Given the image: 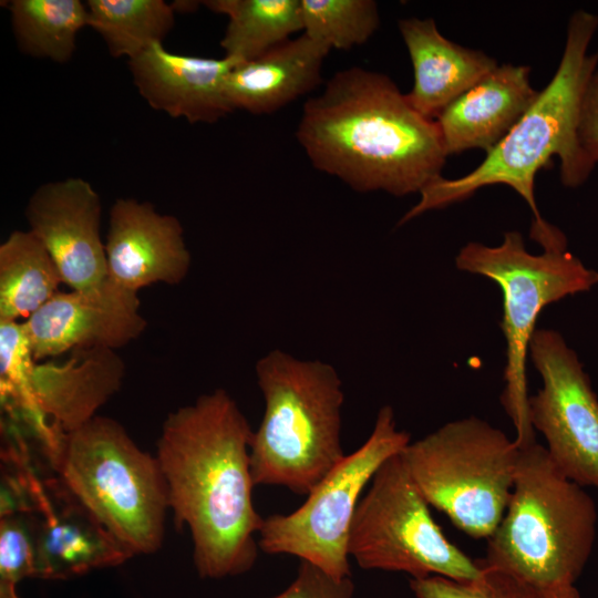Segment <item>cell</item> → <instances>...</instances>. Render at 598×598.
<instances>
[{
	"label": "cell",
	"instance_id": "ac0fdd59",
	"mask_svg": "<svg viewBox=\"0 0 598 598\" xmlns=\"http://www.w3.org/2000/svg\"><path fill=\"white\" fill-rule=\"evenodd\" d=\"M528 65L502 64L470 87L434 120L446 152L488 153L537 99Z\"/></svg>",
	"mask_w": 598,
	"mask_h": 598
},
{
	"label": "cell",
	"instance_id": "83f0119b",
	"mask_svg": "<svg viewBox=\"0 0 598 598\" xmlns=\"http://www.w3.org/2000/svg\"><path fill=\"white\" fill-rule=\"evenodd\" d=\"M354 590L351 577L337 578L309 561L300 560L295 579L271 598H353Z\"/></svg>",
	"mask_w": 598,
	"mask_h": 598
},
{
	"label": "cell",
	"instance_id": "d4e9b609",
	"mask_svg": "<svg viewBox=\"0 0 598 598\" xmlns=\"http://www.w3.org/2000/svg\"><path fill=\"white\" fill-rule=\"evenodd\" d=\"M477 564L481 574L474 579L411 578L410 588L416 598H581L575 585L543 586L507 570Z\"/></svg>",
	"mask_w": 598,
	"mask_h": 598
},
{
	"label": "cell",
	"instance_id": "8992f818",
	"mask_svg": "<svg viewBox=\"0 0 598 598\" xmlns=\"http://www.w3.org/2000/svg\"><path fill=\"white\" fill-rule=\"evenodd\" d=\"M51 465L131 557L161 548L167 484L156 456L142 451L118 422L95 415L65 434Z\"/></svg>",
	"mask_w": 598,
	"mask_h": 598
},
{
	"label": "cell",
	"instance_id": "4316f807",
	"mask_svg": "<svg viewBox=\"0 0 598 598\" xmlns=\"http://www.w3.org/2000/svg\"><path fill=\"white\" fill-rule=\"evenodd\" d=\"M30 512H1L0 598H20L17 585L35 576V542Z\"/></svg>",
	"mask_w": 598,
	"mask_h": 598
},
{
	"label": "cell",
	"instance_id": "9c48e42d",
	"mask_svg": "<svg viewBox=\"0 0 598 598\" xmlns=\"http://www.w3.org/2000/svg\"><path fill=\"white\" fill-rule=\"evenodd\" d=\"M401 453L374 474L355 509L349 556L367 570L405 573L413 579L442 576L457 581L481 574L435 523Z\"/></svg>",
	"mask_w": 598,
	"mask_h": 598
},
{
	"label": "cell",
	"instance_id": "7c38bea8",
	"mask_svg": "<svg viewBox=\"0 0 598 598\" xmlns=\"http://www.w3.org/2000/svg\"><path fill=\"white\" fill-rule=\"evenodd\" d=\"M140 306L137 292L109 278L93 289L61 290L22 321L33 359L39 362L78 349L122 348L147 327Z\"/></svg>",
	"mask_w": 598,
	"mask_h": 598
},
{
	"label": "cell",
	"instance_id": "6da1fadb",
	"mask_svg": "<svg viewBox=\"0 0 598 598\" xmlns=\"http://www.w3.org/2000/svg\"><path fill=\"white\" fill-rule=\"evenodd\" d=\"M254 431L223 389L168 414L156 458L178 529L188 527L202 578L249 571L258 556L262 519L252 502Z\"/></svg>",
	"mask_w": 598,
	"mask_h": 598
},
{
	"label": "cell",
	"instance_id": "d6986e66",
	"mask_svg": "<svg viewBox=\"0 0 598 598\" xmlns=\"http://www.w3.org/2000/svg\"><path fill=\"white\" fill-rule=\"evenodd\" d=\"M399 30L413 69V85L406 97L426 118L435 120L498 65L483 51L446 39L433 19H403Z\"/></svg>",
	"mask_w": 598,
	"mask_h": 598
},
{
	"label": "cell",
	"instance_id": "277c9868",
	"mask_svg": "<svg viewBox=\"0 0 598 598\" xmlns=\"http://www.w3.org/2000/svg\"><path fill=\"white\" fill-rule=\"evenodd\" d=\"M265 413L250 442L255 485L308 495L346 456L341 380L334 368L272 350L256 364Z\"/></svg>",
	"mask_w": 598,
	"mask_h": 598
},
{
	"label": "cell",
	"instance_id": "f1b7e54d",
	"mask_svg": "<svg viewBox=\"0 0 598 598\" xmlns=\"http://www.w3.org/2000/svg\"><path fill=\"white\" fill-rule=\"evenodd\" d=\"M578 138L588 157L598 164V64L586 85L579 113Z\"/></svg>",
	"mask_w": 598,
	"mask_h": 598
},
{
	"label": "cell",
	"instance_id": "ffe728a7",
	"mask_svg": "<svg viewBox=\"0 0 598 598\" xmlns=\"http://www.w3.org/2000/svg\"><path fill=\"white\" fill-rule=\"evenodd\" d=\"M330 49L307 34L288 39L259 56L237 64L228 74L229 109L269 114L315 90Z\"/></svg>",
	"mask_w": 598,
	"mask_h": 598
},
{
	"label": "cell",
	"instance_id": "603a6c76",
	"mask_svg": "<svg viewBox=\"0 0 598 598\" xmlns=\"http://www.w3.org/2000/svg\"><path fill=\"white\" fill-rule=\"evenodd\" d=\"M12 33L19 50L35 59L69 62L80 31L87 27L86 3L80 0H11Z\"/></svg>",
	"mask_w": 598,
	"mask_h": 598
},
{
	"label": "cell",
	"instance_id": "5bb4252c",
	"mask_svg": "<svg viewBox=\"0 0 598 598\" xmlns=\"http://www.w3.org/2000/svg\"><path fill=\"white\" fill-rule=\"evenodd\" d=\"M123 377L124 362L113 349H78L62 363L35 361L29 403L20 417L43 448L51 450L58 439L95 416Z\"/></svg>",
	"mask_w": 598,
	"mask_h": 598
},
{
	"label": "cell",
	"instance_id": "30bf717a",
	"mask_svg": "<svg viewBox=\"0 0 598 598\" xmlns=\"http://www.w3.org/2000/svg\"><path fill=\"white\" fill-rule=\"evenodd\" d=\"M410 442V434L398 429L392 408L382 406L368 440L346 455L298 509L262 519L259 549L298 557L337 578L351 577L349 533L362 492L381 465Z\"/></svg>",
	"mask_w": 598,
	"mask_h": 598
},
{
	"label": "cell",
	"instance_id": "9a60e30c",
	"mask_svg": "<svg viewBox=\"0 0 598 598\" xmlns=\"http://www.w3.org/2000/svg\"><path fill=\"white\" fill-rule=\"evenodd\" d=\"M23 476L30 512L40 513L33 518L34 577L65 579L131 558L59 480L44 486L29 471Z\"/></svg>",
	"mask_w": 598,
	"mask_h": 598
},
{
	"label": "cell",
	"instance_id": "8fae6325",
	"mask_svg": "<svg viewBox=\"0 0 598 598\" xmlns=\"http://www.w3.org/2000/svg\"><path fill=\"white\" fill-rule=\"evenodd\" d=\"M528 352L543 379L528 399L534 430L564 475L598 489V398L577 353L547 329L535 330Z\"/></svg>",
	"mask_w": 598,
	"mask_h": 598
},
{
	"label": "cell",
	"instance_id": "e0dca14e",
	"mask_svg": "<svg viewBox=\"0 0 598 598\" xmlns=\"http://www.w3.org/2000/svg\"><path fill=\"white\" fill-rule=\"evenodd\" d=\"M240 62L169 52L153 43L127 60L133 84L156 111L188 123H215L231 110L225 95L228 74Z\"/></svg>",
	"mask_w": 598,
	"mask_h": 598
},
{
	"label": "cell",
	"instance_id": "7a4b0ae2",
	"mask_svg": "<svg viewBox=\"0 0 598 598\" xmlns=\"http://www.w3.org/2000/svg\"><path fill=\"white\" fill-rule=\"evenodd\" d=\"M296 137L317 169L360 193L420 194L447 157L435 121L388 75L359 66L305 103Z\"/></svg>",
	"mask_w": 598,
	"mask_h": 598
},
{
	"label": "cell",
	"instance_id": "2e32d148",
	"mask_svg": "<svg viewBox=\"0 0 598 598\" xmlns=\"http://www.w3.org/2000/svg\"><path fill=\"white\" fill-rule=\"evenodd\" d=\"M104 244L107 278L135 292L158 282L181 283L190 268L181 221L148 202L117 198L110 208Z\"/></svg>",
	"mask_w": 598,
	"mask_h": 598
},
{
	"label": "cell",
	"instance_id": "4fadbf2b",
	"mask_svg": "<svg viewBox=\"0 0 598 598\" xmlns=\"http://www.w3.org/2000/svg\"><path fill=\"white\" fill-rule=\"evenodd\" d=\"M24 215L28 230L49 251L71 290L93 289L107 279L100 234L102 203L87 181L68 177L40 185Z\"/></svg>",
	"mask_w": 598,
	"mask_h": 598
},
{
	"label": "cell",
	"instance_id": "44dd1931",
	"mask_svg": "<svg viewBox=\"0 0 598 598\" xmlns=\"http://www.w3.org/2000/svg\"><path fill=\"white\" fill-rule=\"evenodd\" d=\"M62 283L51 255L30 230H14L0 245V320L27 319Z\"/></svg>",
	"mask_w": 598,
	"mask_h": 598
},
{
	"label": "cell",
	"instance_id": "cb8c5ba5",
	"mask_svg": "<svg viewBox=\"0 0 598 598\" xmlns=\"http://www.w3.org/2000/svg\"><path fill=\"white\" fill-rule=\"evenodd\" d=\"M87 27L103 39L109 54L127 60L163 43L175 24L173 3L163 0H89Z\"/></svg>",
	"mask_w": 598,
	"mask_h": 598
},
{
	"label": "cell",
	"instance_id": "3957f363",
	"mask_svg": "<svg viewBox=\"0 0 598 598\" xmlns=\"http://www.w3.org/2000/svg\"><path fill=\"white\" fill-rule=\"evenodd\" d=\"M597 29L598 16L574 12L557 70L532 106L475 169L454 179L441 176L423 188L400 224L463 202L483 187L506 185L530 208V228L545 226L534 195L537 173L553 157H559L561 183L574 188L582 185L596 166L580 145L578 125L582 95L598 64V52L588 53Z\"/></svg>",
	"mask_w": 598,
	"mask_h": 598
},
{
	"label": "cell",
	"instance_id": "ba28073f",
	"mask_svg": "<svg viewBox=\"0 0 598 598\" xmlns=\"http://www.w3.org/2000/svg\"><path fill=\"white\" fill-rule=\"evenodd\" d=\"M429 505L475 539L499 525L514 487L519 447L475 416L448 422L401 452Z\"/></svg>",
	"mask_w": 598,
	"mask_h": 598
},
{
	"label": "cell",
	"instance_id": "7402d4cb",
	"mask_svg": "<svg viewBox=\"0 0 598 598\" xmlns=\"http://www.w3.org/2000/svg\"><path fill=\"white\" fill-rule=\"evenodd\" d=\"M203 3L227 17L220 47L226 56L240 63L302 30L300 0H209Z\"/></svg>",
	"mask_w": 598,
	"mask_h": 598
},
{
	"label": "cell",
	"instance_id": "5b68a950",
	"mask_svg": "<svg viewBox=\"0 0 598 598\" xmlns=\"http://www.w3.org/2000/svg\"><path fill=\"white\" fill-rule=\"evenodd\" d=\"M597 533V507L582 486L533 443L519 448L506 512L477 561L532 582L574 586L587 565Z\"/></svg>",
	"mask_w": 598,
	"mask_h": 598
},
{
	"label": "cell",
	"instance_id": "484cf974",
	"mask_svg": "<svg viewBox=\"0 0 598 598\" xmlns=\"http://www.w3.org/2000/svg\"><path fill=\"white\" fill-rule=\"evenodd\" d=\"M302 31L330 50H350L377 31L380 17L372 0H300Z\"/></svg>",
	"mask_w": 598,
	"mask_h": 598
},
{
	"label": "cell",
	"instance_id": "52a82bcc",
	"mask_svg": "<svg viewBox=\"0 0 598 598\" xmlns=\"http://www.w3.org/2000/svg\"><path fill=\"white\" fill-rule=\"evenodd\" d=\"M529 254L517 231L504 234L501 245L468 243L457 254L460 270L496 282L503 293L502 329L506 340L505 388L501 400L516 429L515 443L524 448L535 443L526 382V360L542 310L567 296L590 290L598 272L567 250V241Z\"/></svg>",
	"mask_w": 598,
	"mask_h": 598
}]
</instances>
